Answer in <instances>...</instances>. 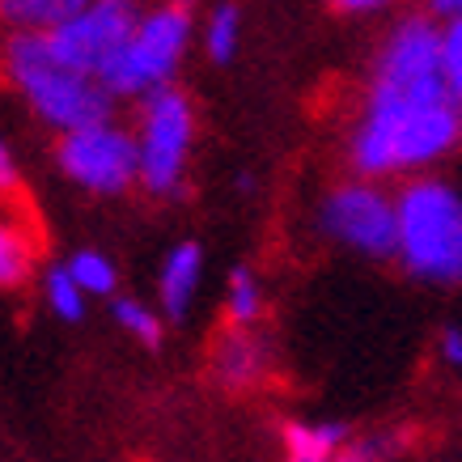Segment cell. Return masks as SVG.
Instances as JSON below:
<instances>
[{"instance_id":"obj_1","label":"cell","mask_w":462,"mask_h":462,"mask_svg":"<svg viewBox=\"0 0 462 462\" xmlns=\"http://www.w3.org/2000/svg\"><path fill=\"white\" fill-rule=\"evenodd\" d=\"M462 141V106L446 77L374 72L361 119L352 127L348 162L361 179L407 174L441 162Z\"/></svg>"},{"instance_id":"obj_2","label":"cell","mask_w":462,"mask_h":462,"mask_svg":"<svg viewBox=\"0 0 462 462\" xmlns=\"http://www.w3.org/2000/svg\"><path fill=\"white\" fill-rule=\"evenodd\" d=\"M0 77L14 85L22 102L47 127H56L60 136L111 124L115 98L106 94V85L69 69L51 51L47 34H9L5 30L0 34Z\"/></svg>"},{"instance_id":"obj_3","label":"cell","mask_w":462,"mask_h":462,"mask_svg":"<svg viewBox=\"0 0 462 462\" xmlns=\"http://www.w3.org/2000/svg\"><path fill=\"white\" fill-rule=\"evenodd\" d=\"M399 263L424 284H462V191L446 179H411L394 196Z\"/></svg>"},{"instance_id":"obj_4","label":"cell","mask_w":462,"mask_h":462,"mask_svg":"<svg viewBox=\"0 0 462 462\" xmlns=\"http://www.w3.org/2000/svg\"><path fill=\"white\" fill-rule=\"evenodd\" d=\"M191 9L187 5H162L141 14L124 51L106 64L102 85L115 102L119 98H149L157 89H170L187 47H191Z\"/></svg>"},{"instance_id":"obj_5","label":"cell","mask_w":462,"mask_h":462,"mask_svg":"<svg viewBox=\"0 0 462 462\" xmlns=\"http://www.w3.org/2000/svg\"><path fill=\"white\" fill-rule=\"evenodd\" d=\"M196 144V106L179 85L157 89L141 102V127H136V149H141V187L157 199L182 196L187 162Z\"/></svg>"},{"instance_id":"obj_6","label":"cell","mask_w":462,"mask_h":462,"mask_svg":"<svg viewBox=\"0 0 462 462\" xmlns=\"http://www.w3.org/2000/svg\"><path fill=\"white\" fill-rule=\"evenodd\" d=\"M322 234L365 259H394L399 254V208L378 182L348 179L336 182L319 204Z\"/></svg>"},{"instance_id":"obj_7","label":"cell","mask_w":462,"mask_h":462,"mask_svg":"<svg viewBox=\"0 0 462 462\" xmlns=\"http://www.w3.org/2000/svg\"><path fill=\"white\" fill-rule=\"evenodd\" d=\"M56 162L64 179L77 182L89 196H124L141 182V149H136V132L119 124L81 127L60 136Z\"/></svg>"},{"instance_id":"obj_8","label":"cell","mask_w":462,"mask_h":462,"mask_svg":"<svg viewBox=\"0 0 462 462\" xmlns=\"http://www.w3.org/2000/svg\"><path fill=\"white\" fill-rule=\"evenodd\" d=\"M136 22H141V9L127 5V0H94V5L81 0V9H77L64 26L51 30L47 42H51V51H56L69 69L102 81L106 64H111V60L124 51V42L132 39Z\"/></svg>"},{"instance_id":"obj_9","label":"cell","mask_w":462,"mask_h":462,"mask_svg":"<svg viewBox=\"0 0 462 462\" xmlns=\"http://www.w3.org/2000/svg\"><path fill=\"white\" fill-rule=\"evenodd\" d=\"M208 374L212 382L229 394L254 391L263 386L272 374V344H267L254 327H229L225 336H217L208 356Z\"/></svg>"},{"instance_id":"obj_10","label":"cell","mask_w":462,"mask_h":462,"mask_svg":"<svg viewBox=\"0 0 462 462\" xmlns=\"http://www.w3.org/2000/svg\"><path fill=\"white\" fill-rule=\"evenodd\" d=\"M204 284V246L199 242H179L166 254V263L157 272V301H162V319L182 322L191 314Z\"/></svg>"},{"instance_id":"obj_11","label":"cell","mask_w":462,"mask_h":462,"mask_svg":"<svg viewBox=\"0 0 462 462\" xmlns=\"http://www.w3.org/2000/svg\"><path fill=\"white\" fill-rule=\"evenodd\" d=\"M39 263V238L30 217L14 204H0V293H14L22 284H30Z\"/></svg>"},{"instance_id":"obj_12","label":"cell","mask_w":462,"mask_h":462,"mask_svg":"<svg viewBox=\"0 0 462 462\" xmlns=\"http://www.w3.org/2000/svg\"><path fill=\"white\" fill-rule=\"evenodd\" d=\"M281 437L284 462H331L356 433L344 420H284Z\"/></svg>"},{"instance_id":"obj_13","label":"cell","mask_w":462,"mask_h":462,"mask_svg":"<svg viewBox=\"0 0 462 462\" xmlns=\"http://www.w3.org/2000/svg\"><path fill=\"white\" fill-rule=\"evenodd\" d=\"M81 9V0H0V26L9 34H51Z\"/></svg>"},{"instance_id":"obj_14","label":"cell","mask_w":462,"mask_h":462,"mask_svg":"<svg viewBox=\"0 0 462 462\" xmlns=\"http://www.w3.org/2000/svg\"><path fill=\"white\" fill-rule=\"evenodd\" d=\"M433 14L446 17L441 22V72H446L449 94L462 106V5L458 0H437Z\"/></svg>"},{"instance_id":"obj_15","label":"cell","mask_w":462,"mask_h":462,"mask_svg":"<svg viewBox=\"0 0 462 462\" xmlns=\"http://www.w3.org/2000/svg\"><path fill=\"white\" fill-rule=\"evenodd\" d=\"M225 314L229 327H254L263 319V284L251 267H234L229 272V289H225Z\"/></svg>"},{"instance_id":"obj_16","label":"cell","mask_w":462,"mask_h":462,"mask_svg":"<svg viewBox=\"0 0 462 462\" xmlns=\"http://www.w3.org/2000/svg\"><path fill=\"white\" fill-rule=\"evenodd\" d=\"M111 314L127 336L136 339V344H144V348H162V344H166V319H162L153 306H144L136 297H115Z\"/></svg>"},{"instance_id":"obj_17","label":"cell","mask_w":462,"mask_h":462,"mask_svg":"<svg viewBox=\"0 0 462 462\" xmlns=\"http://www.w3.org/2000/svg\"><path fill=\"white\" fill-rule=\"evenodd\" d=\"M242 47V9L238 5H217L204 22V51L212 64H229Z\"/></svg>"},{"instance_id":"obj_18","label":"cell","mask_w":462,"mask_h":462,"mask_svg":"<svg viewBox=\"0 0 462 462\" xmlns=\"http://www.w3.org/2000/svg\"><path fill=\"white\" fill-rule=\"evenodd\" d=\"M64 267H69L72 281L81 284L85 297H111L115 284H119V272H115V263L102 251H89V246H85V251H72V259Z\"/></svg>"},{"instance_id":"obj_19","label":"cell","mask_w":462,"mask_h":462,"mask_svg":"<svg viewBox=\"0 0 462 462\" xmlns=\"http://www.w3.org/2000/svg\"><path fill=\"white\" fill-rule=\"evenodd\" d=\"M411 433L407 429H382V433H365L352 437L348 446L339 449L331 462H394L407 449Z\"/></svg>"},{"instance_id":"obj_20","label":"cell","mask_w":462,"mask_h":462,"mask_svg":"<svg viewBox=\"0 0 462 462\" xmlns=\"http://www.w3.org/2000/svg\"><path fill=\"white\" fill-rule=\"evenodd\" d=\"M42 301L64 322L85 319V293H81V284L69 276V267H47V276H42Z\"/></svg>"},{"instance_id":"obj_21","label":"cell","mask_w":462,"mask_h":462,"mask_svg":"<svg viewBox=\"0 0 462 462\" xmlns=\"http://www.w3.org/2000/svg\"><path fill=\"white\" fill-rule=\"evenodd\" d=\"M17 191H22V170H17V157L9 149V141L0 136V204H14Z\"/></svg>"},{"instance_id":"obj_22","label":"cell","mask_w":462,"mask_h":462,"mask_svg":"<svg viewBox=\"0 0 462 462\" xmlns=\"http://www.w3.org/2000/svg\"><path fill=\"white\" fill-rule=\"evenodd\" d=\"M437 352H441V361L449 369H458L462 374V327H441V336H437Z\"/></svg>"},{"instance_id":"obj_23","label":"cell","mask_w":462,"mask_h":462,"mask_svg":"<svg viewBox=\"0 0 462 462\" xmlns=\"http://www.w3.org/2000/svg\"><path fill=\"white\" fill-rule=\"evenodd\" d=\"M339 14H378L382 5L378 0H344V5H336Z\"/></svg>"},{"instance_id":"obj_24","label":"cell","mask_w":462,"mask_h":462,"mask_svg":"<svg viewBox=\"0 0 462 462\" xmlns=\"http://www.w3.org/2000/svg\"><path fill=\"white\" fill-rule=\"evenodd\" d=\"M458 5H462V0H458Z\"/></svg>"}]
</instances>
